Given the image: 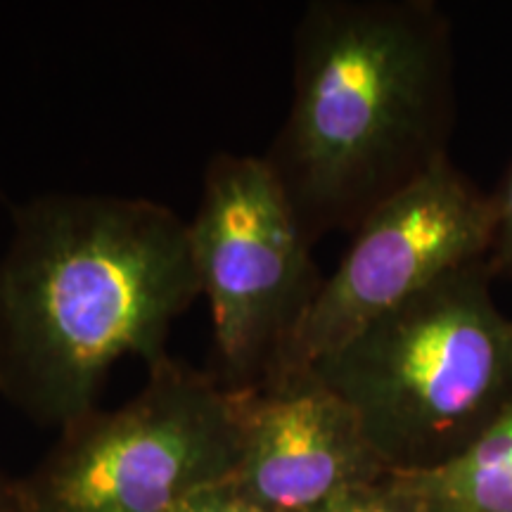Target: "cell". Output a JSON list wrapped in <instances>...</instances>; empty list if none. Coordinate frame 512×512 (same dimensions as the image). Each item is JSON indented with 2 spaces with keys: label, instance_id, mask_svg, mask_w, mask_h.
Instances as JSON below:
<instances>
[{
  "label": "cell",
  "instance_id": "obj_11",
  "mask_svg": "<svg viewBox=\"0 0 512 512\" xmlns=\"http://www.w3.org/2000/svg\"><path fill=\"white\" fill-rule=\"evenodd\" d=\"M176 512H264L247 501L233 482L219 484L185 501Z\"/></svg>",
  "mask_w": 512,
  "mask_h": 512
},
{
  "label": "cell",
  "instance_id": "obj_2",
  "mask_svg": "<svg viewBox=\"0 0 512 512\" xmlns=\"http://www.w3.org/2000/svg\"><path fill=\"white\" fill-rule=\"evenodd\" d=\"M451 121V31L437 5L316 0L294 27L290 112L264 162L316 245L446 159Z\"/></svg>",
  "mask_w": 512,
  "mask_h": 512
},
{
  "label": "cell",
  "instance_id": "obj_7",
  "mask_svg": "<svg viewBox=\"0 0 512 512\" xmlns=\"http://www.w3.org/2000/svg\"><path fill=\"white\" fill-rule=\"evenodd\" d=\"M238 418L235 489L264 512H311L351 484L389 475L361 420L316 373L230 389Z\"/></svg>",
  "mask_w": 512,
  "mask_h": 512
},
{
  "label": "cell",
  "instance_id": "obj_1",
  "mask_svg": "<svg viewBox=\"0 0 512 512\" xmlns=\"http://www.w3.org/2000/svg\"><path fill=\"white\" fill-rule=\"evenodd\" d=\"M188 221L145 197L48 192L12 209L0 259V394L64 430L114 363L162 361L200 297Z\"/></svg>",
  "mask_w": 512,
  "mask_h": 512
},
{
  "label": "cell",
  "instance_id": "obj_14",
  "mask_svg": "<svg viewBox=\"0 0 512 512\" xmlns=\"http://www.w3.org/2000/svg\"><path fill=\"white\" fill-rule=\"evenodd\" d=\"M0 200H3V195H0Z\"/></svg>",
  "mask_w": 512,
  "mask_h": 512
},
{
  "label": "cell",
  "instance_id": "obj_8",
  "mask_svg": "<svg viewBox=\"0 0 512 512\" xmlns=\"http://www.w3.org/2000/svg\"><path fill=\"white\" fill-rule=\"evenodd\" d=\"M392 475L425 512H512V403L458 456Z\"/></svg>",
  "mask_w": 512,
  "mask_h": 512
},
{
  "label": "cell",
  "instance_id": "obj_6",
  "mask_svg": "<svg viewBox=\"0 0 512 512\" xmlns=\"http://www.w3.org/2000/svg\"><path fill=\"white\" fill-rule=\"evenodd\" d=\"M494 233V197L441 159L356 228L268 380L309 370L444 275L486 259Z\"/></svg>",
  "mask_w": 512,
  "mask_h": 512
},
{
  "label": "cell",
  "instance_id": "obj_9",
  "mask_svg": "<svg viewBox=\"0 0 512 512\" xmlns=\"http://www.w3.org/2000/svg\"><path fill=\"white\" fill-rule=\"evenodd\" d=\"M311 512H425L418 498L392 472L373 482L351 484Z\"/></svg>",
  "mask_w": 512,
  "mask_h": 512
},
{
  "label": "cell",
  "instance_id": "obj_3",
  "mask_svg": "<svg viewBox=\"0 0 512 512\" xmlns=\"http://www.w3.org/2000/svg\"><path fill=\"white\" fill-rule=\"evenodd\" d=\"M467 264L309 368L354 408L389 472L432 470L512 403V320Z\"/></svg>",
  "mask_w": 512,
  "mask_h": 512
},
{
  "label": "cell",
  "instance_id": "obj_12",
  "mask_svg": "<svg viewBox=\"0 0 512 512\" xmlns=\"http://www.w3.org/2000/svg\"><path fill=\"white\" fill-rule=\"evenodd\" d=\"M12 486H15V482H8V479L0 475V510L15 505V491H12Z\"/></svg>",
  "mask_w": 512,
  "mask_h": 512
},
{
  "label": "cell",
  "instance_id": "obj_5",
  "mask_svg": "<svg viewBox=\"0 0 512 512\" xmlns=\"http://www.w3.org/2000/svg\"><path fill=\"white\" fill-rule=\"evenodd\" d=\"M226 389L266 382L323 285L297 216L264 157L219 152L188 221Z\"/></svg>",
  "mask_w": 512,
  "mask_h": 512
},
{
  "label": "cell",
  "instance_id": "obj_4",
  "mask_svg": "<svg viewBox=\"0 0 512 512\" xmlns=\"http://www.w3.org/2000/svg\"><path fill=\"white\" fill-rule=\"evenodd\" d=\"M235 465L233 392L214 373L164 356L124 406L95 408L60 430L12 491L22 512H176L230 482Z\"/></svg>",
  "mask_w": 512,
  "mask_h": 512
},
{
  "label": "cell",
  "instance_id": "obj_13",
  "mask_svg": "<svg viewBox=\"0 0 512 512\" xmlns=\"http://www.w3.org/2000/svg\"><path fill=\"white\" fill-rule=\"evenodd\" d=\"M0 512H22L17 508V505H10V508H5V510H0Z\"/></svg>",
  "mask_w": 512,
  "mask_h": 512
},
{
  "label": "cell",
  "instance_id": "obj_10",
  "mask_svg": "<svg viewBox=\"0 0 512 512\" xmlns=\"http://www.w3.org/2000/svg\"><path fill=\"white\" fill-rule=\"evenodd\" d=\"M496 202V233L489 252V268L494 275L512 278V171L503 190L494 197Z\"/></svg>",
  "mask_w": 512,
  "mask_h": 512
}]
</instances>
